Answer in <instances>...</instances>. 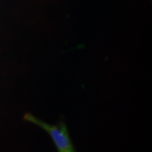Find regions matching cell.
<instances>
[{"mask_svg": "<svg viewBox=\"0 0 152 152\" xmlns=\"http://www.w3.org/2000/svg\"><path fill=\"white\" fill-rule=\"evenodd\" d=\"M25 118L48 133L58 152H75L67 126L64 121H58L57 124L51 125L31 114H27Z\"/></svg>", "mask_w": 152, "mask_h": 152, "instance_id": "1", "label": "cell"}]
</instances>
